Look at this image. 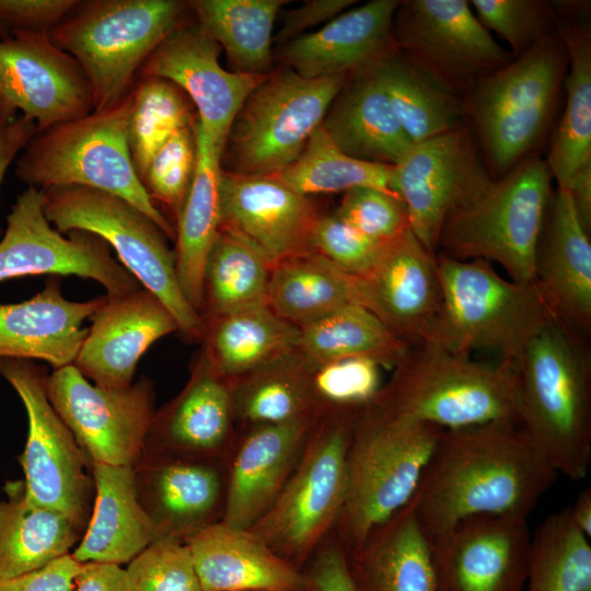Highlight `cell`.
Listing matches in <instances>:
<instances>
[{
    "label": "cell",
    "instance_id": "681fc988",
    "mask_svg": "<svg viewBox=\"0 0 591 591\" xmlns=\"http://www.w3.org/2000/svg\"><path fill=\"white\" fill-rule=\"evenodd\" d=\"M313 393L332 409L362 408L381 390L380 364L369 358H344L310 364Z\"/></svg>",
    "mask_w": 591,
    "mask_h": 591
},
{
    "label": "cell",
    "instance_id": "ee69618b",
    "mask_svg": "<svg viewBox=\"0 0 591 591\" xmlns=\"http://www.w3.org/2000/svg\"><path fill=\"white\" fill-rule=\"evenodd\" d=\"M589 540L569 507L546 517L531 537L525 591H591Z\"/></svg>",
    "mask_w": 591,
    "mask_h": 591
},
{
    "label": "cell",
    "instance_id": "836d02e7",
    "mask_svg": "<svg viewBox=\"0 0 591 591\" xmlns=\"http://www.w3.org/2000/svg\"><path fill=\"white\" fill-rule=\"evenodd\" d=\"M196 165L176 218L175 266L182 291L200 314L204 305V269L221 223L220 177L223 149L195 124Z\"/></svg>",
    "mask_w": 591,
    "mask_h": 591
},
{
    "label": "cell",
    "instance_id": "30bf717a",
    "mask_svg": "<svg viewBox=\"0 0 591 591\" xmlns=\"http://www.w3.org/2000/svg\"><path fill=\"white\" fill-rule=\"evenodd\" d=\"M47 220L60 233L79 230L103 239L140 286L153 293L189 341L202 339L204 321L178 282L175 254L164 232L127 200L92 188L57 186L42 189Z\"/></svg>",
    "mask_w": 591,
    "mask_h": 591
},
{
    "label": "cell",
    "instance_id": "ffe728a7",
    "mask_svg": "<svg viewBox=\"0 0 591 591\" xmlns=\"http://www.w3.org/2000/svg\"><path fill=\"white\" fill-rule=\"evenodd\" d=\"M531 537L525 518L461 520L433 546L440 591H524Z\"/></svg>",
    "mask_w": 591,
    "mask_h": 591
},
{
    "label": "cell",
    "instance_id": "6125c7cd",
    "mask_svg": "<svg viewBox=\"0 0 591 591\" xmlns=\"http://www.w3.org/2000/svg\"><path fill=\"white\" fill-rule=\"evenodd\" d=\"M575 525L589 538L591 536V487L584 488L569 506Z\"/></svg>",
    "mask_w": 591,
    "mask_h": 591
},
{
    "label": "cell",
    "instance_id": "f546056e",
    "mask_svg": "<svg viewBox=\"0 0 591 591\" xmlns=\"http://www.w3.org/2000/svg\"><path fill=\"white\" fill-rule=\"evenodd\" d=\"M399 2L373 0L343 12L318 31L288 42L281 57L303 78L352 76L394 42L393 21Z\"/></svg>",
    "mask_w": 591,
    "mask_h": 591
},
{
    "label": "cell",
    "instance_id": "d6986e66",
    "mask_svg": "<svg viewBox=\"0 0 591 591\" xmlns=\"http://www.w3.org/2000/svg\"><path fill=\"white\" fill-rule=\"evenodd\" d=\"M220 46L197 23L170 34L141 67L143 77L166 80L185 92L198 111V123L223 150L243 104L266 76L228 71Z\"/></svg>",
    "mask_w": 591,
    "mask_h": 591
},
{
    "label": "cell",
    "instance_id": "4fadbf2b",
    "mask_svg": "<svg viewBox=\"0 0 591 591\" xmlns=\"http://www.w3.org/2000/svg\"><path fill=\"white\" fill-rule=\"evenodd\" d=\"M0 376L19 395L27 416V439L19 457L26 497L85 531L94 488L91 462L47 397L46 368L30 359L0 358Z\"/></svg>",
    "mask_w": 591,
    "mask_h": 591
},
{
    "label": "cell",
    "instance_id": "6f0895ef",
    "mask_svg": "<svg viewBox=\"0 0 591 591\" xmlns=\"http://www.w3.org/2000/svg\"><path fill=\"white\" fill-rule=\"evenodd\" d=\"M356 2L355 0L305 1L302 5L285 14L276 40L280 43L290 42L302 35L308 28L329 22Z\"/></svg>",
    "mask_w": 591,
    "mask_h": 591
},
{
    "label": "cell",
    "instance_id": "8fae6325",
    "mask_svg": "<svg viewBox=\"0 0 591 591\" xmlns=\"http://www.w3.org/2000/svg\"><path fill=\"white\" fill-rule=\"evenodd\" d=\"M360 410L334 409L324 426L309 436L278 497L250 529L293 565L337 524L346 498L348 451Z\"/></svg>",
    "mask_w": 591,
    "mask_h": 591
},
{
    "label": "cell",
    "instance_id": "ba28073f",
    "mask_svg": "<svg viewBox=\"0 0 591 591\" xmlns=\"http://www.w3.org/2000/svg\"><path fill=\"white\" fill-rule=\"evenodd\" d=\"M372 404L441 429L517 422L514 370L437 345L417 344L395 366L391 381Z\"/></svg>",
    "mask_w": 591,
    "mask_h": 591
},
{
    "label": "cell",
    "instance_id": "9a60e30c",
    "mask_svg": "<svg viewBox=\"0 0 591 591\" xmlns=\"http://www.w3.org/2000/svg\"><path fill=\"white\" fill-rule=\"evenodd\" d=\"M471 8L466 0L401 1L393 21L397 47L460 96L513 60Z\"/></svg>",
    "mask_w": 591,
    "mask_h": 591
},
{
    "label": "cell",
    "instance_id": "7a4b0ae2",
    "mask_svg": "<svg viewBox=\"0 0 591 591\" xmlns=\"http://www.w3.org/2000/svg\"><path fill=\"white\" fill-rule=\"evenodd\" d=\"M513 370L518 425L558 474L584 478L591 464V381L573 329L549 320Z\"/></svg>",
    "mask_w": 591,
    "mask_h": 591
},
{
    "label": "cell",
    "instance_id": "603a6c76",
    "mask_svg": "<svg viewBox=\"0 0 591 591\" xmlns=\"http://www.w3.org/2000/svg\"><path fill=\"white\" fill-rule=\"evenodd\" d=\"M91 320L73 366L93 384L106 389L130 386L150 346L178 332L164 304L142 287L123 296H106Z\"/></svg>",
    "mask_w": 591,
    "mask_h": 591
},
{
    "label": "cell",
    "instance_id": "f6af8a7d",
    "mask_svg": "<svg viewBox=\"0 0 591 591\" xmlns=\"http://www.w3.org/2000/svg\"><path fill=\"white\" fill-rule=\"evenodd\" d=\"M393 169L394 165L371 163L347 155L320 126L302 153L274 176L308 197L313 194L346 193L358 187L396 194Z\"/></svg>",
    "mask_w": 591,
    "mask_h": 591
},
{
    "label": "cell",
    "instance_id": "3957f363",
    "mask_svg": "<svg viewBox=\"0 0 591 591\" xmlns=\"http://www.w3.org/2000/svg\"><path fill=\"white\" fill-rule=\"evenodd\" d=\"M442 305L432 340L452 352H489L514 368L524 348L556 315L535 282L500 276L483 259L437 254Z\"/></svg>",
    "mask_w": 591,
    "mask_h": 591
},
{
    "label": "cell",
    "instance_id": "74e56055",
    "mask_svg": "<svg viewBox=\"0 0 591 591\" xmlns=\"http://www.w3.org/2000/svg\"><path fill=\"white\" fill-rule=\"evenodd\" d=\"M569 71L564 78V113L545 160L557 188L568 190L577 171L591 161V30L583 18L557 19Z\"/></svg>",
    "mask_w": 591,
    "mask_h": 591
},
{
    "label": "cell",
    "instance_id": "9c48e42d",
    "mask_svg": "<svg viewBox=\"0 0 591 591\" xmlns=\"http://www.w3.org/2000/svg\"><path fill=\"white\" fill-rule=\"evenodd\" d=\"M187 7L176 0L79 1L49 37L79 63L94 111H103L129 94L138 69L184 25Z\"/></svg>",
    "mask_w": 591,
    "mask_h": 591
},
{
    "label": "cell",
    "instance_id": "5b68a950",
    "mask_svg": "<svg viewBox=\"0 0 591 591\" xmlns=\"http://www.w3.org/2000/svg\"><path fill=\"white\" fill-rule=\"evenodd\" d=\"M130 108L131 91L109 108L37 131L16 158L15 175L39 189L80 186L120 197L175 237L137 174L128 140Z\"/></svg>",
    "mask_w": 591,
    "mask_h": 591
},
{
    "label": "cell",
    "instance_id": "f1b7e54d",
    "mask_svg": "<svg viewBox=\"0 0 591 591\" xmlns=\"http://www.w3.org/2000/svg\"><path fill=\"white\" fill-rule=\"evenodd\" d=\"M202 591H303L309 579L251 530L213 522L185 538Z\"/></svg>",
    "mask_w": 591,
    "mask_h": 591
},
{
    "label": "cell",
    "instance_id": "f35d334b",
    "mask_svg": "<svg viewBox=\"0 0 591 591\" xmlns=\"http://www.w3.org/2000/svg\"><path fill=\"white\" fill-rule=\"evenodd\" d=\"M349 304L361 305L359 278L316 252L290 257L270 270L267 305L298 327Z\"/></svg>",
    "mask_w": 591,
    "mask_h": 591
},
{
    "label": "cell",
    "instance_id": "484cf974",
    "mask_svg": "<svg viewBox=\"0 0 591 591\" xmlns=\"http://www.w3.org/2000/svg\"><path fill=\"white\" fill-rule=\"evenodd\" d=\"M312 419L255 426L231 463L221 522L250 530L287 483L310 434Z\"/></svg>",
    "mask_w": 591,
    "mask_h": 591
},
{
    "label": "cell",
    "instance_id": "8992f818",
    "mask_svg": "<svg viewBox=\"0 0 591 591\" xmlns=\"http://www.w3.org/2000/svg\"><path fill=\"white\" fill-rule=\"evenodd\" d=\"M567 66V50L556 31L479 78L465 95L467 119L494 179L533 154L546 137Z\"/></svg>",
    "mask_w": 591,
    "mask_h": 591
},
{
    "label": "cell",
    "instance_id": "db71d44e",
    "mask_svg": "<svg viewBox=\"0 0 591 591\" xmlns=\"http://www.w3.org/2000/svg\"><path fill=\"white\" fill-rule=\"evenodd\" d=\"M78 3L76 0H0V21L10 34H49Z\"/></svg>",
    "mask_w": 591,
    "mask_h": 591
},
{
    "label": "cell",
    "instance_id": "52a82bcc",
    "mask_svg": "<svg viewBox=\"0 0 591 591\" xmlns=\"http://www.w3.org/2000/svg\"><path fill=\"white\" fill-rule=\"evenodd\" d=\"M552 178L545 160L526 157L448 216L438 253L498 264L509 279L535 282Z\"/></svg>",
    "mask_w": 591,
    "mask_h": 591
},
{
    "label": "cell",
    "instance_id": "bcb514c9",
    "mask_svg": "<svg viewBox=\"0 0 591 591\" xmlns=\"http://www.w3.org/2000/svg\"><path fill=\"white\" fill-rule=\"evenodd\" d=\"M196 121L187 100L173 83L143 77L134 84L128 140L140 179L161 147L178 130L193 127Z\"/></svg>",
    "mask_w": 591,
    "mask_h": 591
},
{
    "label": "cell",
    "instance_id": "4dcf8cb0",
    "mask_svg": "<svg viewBox=\"0 0 591 591\" xmlns=\"http://www.w3.org/2000/svg\"><path fill=\"white\" fill-rule=\"evenodd\" d=\"M95 501L80 543L71 556L79 563L123 565L155 541L141 507L134 468L91 463Z\"/></svg>",
    "mask_w": 591,
    "mask_h": 591
},
{
    "label": "cell",
    "instance_id": "be15d7a7",
    "mask_svg": "<svg viewBox=\"0 0 591 591\" xmlns=\"http://www.w3.org/2000/svg\"><path fill=\"white\" fill-rule=\"evenodd\" d=\"M11 34L7 30V27L3 25V23L0 21V39L5 38L10 36Z\"/></svg>",
    "mask_w": 591,
    "mask_h": 591
},
{
    "label": "cell",
    "instance_id": "4316f807",
    "mask_svg": "<svg viewBox=\"0 0 591 591\" xmlns=\"http://www.w3.org/2000/svg\"><path fill=\"white\" fill-rule=\"evenodd\" d=\"M535 283L557 318L571 329H590V233L568 190L552 194L537 247Z\"/></svg>",
    "mask_w": 591,
    "mask_h": 591
},
{
    "label": "cell",
    "instance_id": "7bdbcfd3",
    "mask_svg": "<svg viewBox=\"0 0 591 591\" xmlns=\"http://www.w3.org/2000/svg\"><path fill=\"white\" fill-rule=\"evenodd\" d=\"M270 270L253 246L220 229L204 269L202 321L267 304Z\"/></svg>",
    "mask_w": 591,
    "mask_h": 591
},
{
    "label": "cell",
    "instance_id": "b9f144b4",
    "mask_svg": "<svg viewBox=\"0 0 591 591\" xmlns=\"http://www.w3.org/2000/svg\"><path fill=\"white\" fill-rule=\"evenodd\" d=\"M310 371L297 349L239 379L232 387L234 416L254 427L312 419L320 404Z\"/></svg>",
    "mask_w": 591,
    "mask_h": 591
},
{
    "label": "cell",
    "instance_id": "f5cc1de1",
    "mask_svg": "<svg viewBox=\"0 0 591 591\" xmlns=\"http://www.w3.org/2000/svg\"><path fill=\"white\" fill-rule=\"evenodd\" d=\"M384 245L361 234L335 213L318 217L310 241L311 251L357 277L376 264Z\"/></svg>",
    "mask_w": 591,
    "mask_h": 591
},
{
    "label": "cell",
    "instance_id": "9f6ffc18",
    "mask_svg": "<svg viewBox=\"0 0 591 591\" xmlns=\"http://www.w3.org/2000/svg\"><path fill=\"white\" fill-rule=\"evenodd\" d=\"M81 565L67 554L36 571L0 579V591H73Z\"/></svg>",
    "mask_w": 591,
    "mask_h": 591
},
{
    "label": "cell",
    "instance_id": "e7e4bbea",
    "mask_svg": "<svg viewBox=\"0 0 591 591\" xmlns=\"http://www.w3.org/2000/svg\"><path fill=\"white\" fill-rule=\"evenodd\" d=\"M248 591H269V590H248ZM303 591H309V589L303 590Z\"/></svg>",
    "mask_w": 591,
    "mask_h": 591
},
{
    "label": "cell",
    "instance_id": "60d3db41",
    "mask_svg": "<svg viewBox=\"0 0 591 591\" xmlns=\"http://www.w3.org/2000/svg\"><path fill=\"white\" fill-rule=\"evenodd\" d=\"M198 24L222 47L235 71L266 76L275 20L283 0H195Z\"/></svg>",
    "mask_w": 591,
    "mask_h": 591
},
{
    "label": "cell",
    "instance_id": "f907efd6",
    "mask_svg": "<svg viewBox=\"0 0 591 591\" xmlns=\"http://www.w3.org/2000/svg\"><path fill=\"white\" fill-rule=\"evenodd\" d=\"M196 165L195 125L173 135L154 154L141 182L154 201L177 218L187 196Z\"/></svg>",
    "mask_w": 591,
    "mask_h": 591
},
{
    "label": "cell",
    "instance_id": "816d5d0a",
    "mask_svg": "<svg viewBox=\"0 0 591 591\" xmlns=\"http://www.w3.org/2000/svg\"><path fill=\"white\" fill-rule=\"evenodd\" d=\"M335 215L367 237L386 244L410 229L402 198L372 187L344 193Z\"/></svg>",
    "mask_w": 591,
    "mask_h": 591
},
{
    "label": "cell",
    "instance_id": "680465c9",
    "mask_svg": "<svg viewBox=\"0 0 591 591\" xmlns=\"http://www.w3.org/2000/svg\"><path fill=\"white\" fill-rule=\"evenodd\" d=\"M36 132L35 123L22 115L0 116V187L8 169Z\"/></svg>",
    "mask_w": 591,
    "mask_h": 591
},
{
    "label": "cell",
    "instance_id": "d590c367",
    "mask_svg": "<svg viewBox=\"0 0 591 591\" xmlns=\"http://www.w3.org/2000/svg\"><path fill=\"white\" fill-rule=\"evenodd\" d=\"M368 67L413 143L468 123L464 99L414 63L395 42Z\"/></svg>",
    "mask_w": 591,
    "mask_h": 591
},
{
    "label": "cell",
    "instance_id": "ac0fdd59",
    "mask_svg": "<svg viewBox=\"0 0 591 591\" xmlns=\"http://www.w3.org/2000/svg\"><path fill=\"white\" fill-rule=\"evenodd\" d=\"M93 111L83 70L48 33H13L0 39V116L22 115L42 131Z\"/></svg>",
    "mask_w": 591,
    "mask_h": 591
},
{
    "label": "cell",
    "instance_id": "1f68e13d",
    "mask_svg": "<svg viewBox=\"0 0 591 591\" xmlns=\"http://www.w3.org/2000/svg\"><path fill=\"white\" fill-rule=\"evenodd\" d=\"M321 127L344 153L371 163L396 165L414 144L369 67L349 78Z\"/></svg>",
    "mask_w": 591,
    "mask_h": 591
},
{
    "label": "cell",
    "instance_id": "d4e9b609",
    "mask_svg": "<svg viewBox=\"0 0 591 591\" xmlns=\"http://www.w3.org/2000/svg\"><path fill=\"white\" fill-rule=\"evenodd\" d=\"M233 418L232 384L201 349L183 390L154 412L143 451L219 460L229 443Z\"/></svg>",
    "mask_w": 591,
    "mask_h": 591
},
{
    "label": "cell",
    "instance_id": "d6a6232c",
    "mask_svg": "<svg viewBox=\"0 0 591 591\" xmlns=\"http://www.w3.org/2000/svg\"><path fill=\"white\" fill-rule=\"evenodd\" d=\"M347 555L362 591H440L433 546L409 503Z\"/></svg>",
    "mask_w": 591,
    "mask_h": 591
},
{
    "label": "cell",
    "instance_id": "11a10c76",
    "mask_svg": "<svg viewBox=\"0 0 591 591\" xmlns=\"http://www.w3.org/2000/svg\"><path fill=\"white\" fill-rule=\"evenodd\" d=\"M306 577L309 591H362L340 543L326 545Z\"/></svg>",
    "mask_w": 591,
    "mask_h": 591
},
{
    "label": "cell",
    "instance_id": "7402d4cb",
    "mask_svg": "<svg viewBox=\"0 0 591 591\" xmlns=\"http://www.w3.org/2000/svg\"><path fill=\"white\" fill-rule=\"evenodd\" d=\"M436 257L409 229L358 277L361 305L410 345L430 343L437 328L442 294Z\"/></svg>",
    "mask_w": 591,
    "mask_h": 591
},
{
    "label": "cell",
    "instance_id": "94428289",
    "mask_svg": "<svg viewBox=\"0 0 591 591\" xmlns=\"http://www.w3.org/2000/svg\"><path fill=\"white\" fill-rule=\"evenodd\" d=\"M578 219L588 233L591 230V161L576 173L568 189Z\"/></svg>",
    "mask_w": 591,
    "mask_h": 591
},
{
    "label": "cell",
    "instance_id": "2e32d148",
    "mask_svg": "<svg viewBox=\"0 0 591 591\" xmlns=\"http://www.w3.org/2000/svg\"><path fill=\"white\" fill-rule=\"evenodd\" d=\"M38 275L93 279L107 297L141 288L103 239L85 231H70L67 236L57 231L45 216L42 189L28 186L7 217L0 240V281Z\"/></svg>",
    "mask_w": 591,
    "mask_h": 591
},
{
    "label": "cell",
    "instance_id": "cb8c5ba5",
    "mask_svg": "<svg viewBox=\"0 0 591 591\" xmlns=\"http://www.w3.org/2000/svg\"><path fill=\"white\" fill-rule=\"evenodd\" d=\"M218 461L142 451L132 467L135 484L155 541H185L216 522L225 493Z\"/></svg>",
    "mask_w": 591,
    "mask_h": 591
},
{
    "label": "cell",
    "instance_id": "7dc6e473",
    "mask_svg": "<svg viewBox=\"0 0 591 591\" xmlns=\"http://www.w3.org/2000/svg\"><path fill=\"white\" fill-rule=\"evenodd\" d=\"M476 18L499 35L519 58L541 40L556 33L553 2L542 0H472Z\"/></svg>",
    "mask_w": 591,
    "mask_h": 591
},
{
    "label": "cell",
    "instance_id": "8d00e7d4",
    "mask_svg": "<svg viewBox=\"0 0 591 591\" xmlns=\"http://www.w3.org/2000/svg\"><path fill=\"white\" fill-rule=\"evenodd\" d=\"M300 327L267 304L204 321V348L227 380L241 379L297 350Z\"/></svg>",
    "mask_w": 591,
    "mask_h": 591
},
{
    "label": "cell",
    "instance_id": "ab89813d",
    "mask_svg": "<svg viewBox=\"0 0 591 591\" xmlns=\"http://www.w3.org/2000/svg\"><path fill=\"white\" fill-rule=\"evenodd\" d=\"M410 346L368 309L349 304L300 327L297 349L310 364L360 357L395 367Z\"/></svg>",
    "mask_w": 591,
    "mask_h": 591
},
{
    "label": "cell",
    "instance_id": "91938a15",
    "mask_svg": "<svg viewBox=\"0 0 591 591\" xmlns=\"http://www.w3.org/2000/svg\"><path fill=\"white\" fill-rule=\"evenodd\" d=\"M74 583L77 591H126L125 569L112 564L83 563Z\"/></svg>",
    "mask_w": 591,
    "mask_h": 591
},
{
    "label": "cell",
    "instance_id": "277c9868",
    "mask_svg": "<svg viewBox=\"0 0 591 591\" xmlns=\"http://www.w3.org/2000/svg\"><path fill=\"white\" fill-rule=\"evenodd\" d=\"M443 429L369 404L358 414L337 525L346 553L357 549L413 499Z\"/></svg>",
    "mask_w": 591,
    "mask_h": 591
},
{
    "label": "cell",
    "instance_id": "6da1fadb",
    "mask_svg": "<svg viewBox=\"0 0 591 591\" xmlns=\"http://www.w3.org/2000/svg\"><path fill=\"white\" fill-rule=\"evenodd\" d=\"M558 476L514 421L443 429L409 506L434 546L472 515L529 519Z\"/></svg>",
    "mask_w": 591,
    "mask_h": 591
},
{
    "label": "cell",
    "instance_id": "7c38bea8",
    "mask_svg": "<svg viewBox=\"0 0 591 591\" xmlns=\"http://www.w3.org/2000/svg\"><path fill=\"white\" fill-rule=\"evenodd\" d=\"M350 77L308 79L291 69L268 76L247 97L231 127L227 140L231 142V172L275 175L291 164Z\"/></svg>",
    "mask_w": 591,
    "mask_h": 591
},
{
    "label": "cell",
    "instance_id": "c3c4849f",
    "mask_svg": "<svg viewBox=\"0 0 591 591\" xmlns=\"http://www.w3.org/2000/svg\"><path fill=\"white\" fill-rule=\"evenodd\" d=\"M126 591H202L185 541L152 542L125 569Z\"/></svg>",
    "mask_w": 591,
    "mask_h": 591
},
{
    "label": "cell",
    "instance_id": "e0dca14e",
    "mask_svg": "<svg viewBox=\"0 0 591 591\" xmlns=\"http://www.w3.org/2000/svg\"><path fill=\"white\" fill-rule=\"evenodd\" d=\"M493 179L468 123L414 143L393 169L394 189L407 208L410 230L434 256L448 216Z\"/></svg>",
    "mask_w": 591,
    "mask_h": 591
},
{
    "label": "cell",
    "instance_id": "5bb4252c",
    "mask_svg": "<svg viewBox=\"0 0 591 591\" xmlns=\"http://www.w3.org/2000/svg\"><path fill=\"white\" fill-rule=\"evenodd\" d=\"M46 392L91 463L134 467L155 412L149 378L141 375L125 389H106L69 364L47 376Z\"/></svg>",
    "mask_w": 591,
    "mask_h": 591
},
{
    "label": "cell",
    "instance_id": "e575fe53",
    "mask_svg": "<svg viewBox=\"0 0 591 591\" xmlns=\"http://www.w3.org/2000/svg\"><path fill=\"white\" fill-rule=\"evenodd\" d=\"M0 501V579L42 569L69 554L84 531L66 514L32 502L23 480L8 482Z\"/></svg>",
    "mask_w": 591,
    "mask_h": 591
},
{
    "label": "cell",
    "instance_id": "83f0119b",
    "mask_svg": "<svg viewBox=\"0 0 591 591\" xmlns=\"http://www.w3.org/2000/svg\"><path fill=\"white\" fill-rule=\"evenodd\" d=\"M60 286L58 276H49L34 297L0 303V358L42 360L54 370L73 364L88 334L82 324L106 296L71 301Z\"/></svg>",
    "mask_w": 591,
    "mask_h": 591
},
{
    "label": "cell",
    "instance_id": "44dd1931",
    "mask_svg": "<svg viewBox=\"0 0 591 591\" xmlns=\"http://www.w3.org/2000/svg\"><path fill=\"white\" fill-rule=\"evenodd\" d=\"M220 208V229L247 242L271 268L311 251V234L320 216L308 196L274 175L222 171Z\"/></svg>",
    "mask_w": 591,
    "mask_h": 591
}]
</instances>
